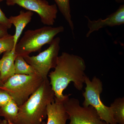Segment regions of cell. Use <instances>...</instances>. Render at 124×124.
<instances>
[{
    "label": "cell",
    "mask_w": 124,
    "mask_h": 124,
    "mask_svg": "<svg viewBox=\"0 0 124 124\" xmlns=\"http://www.w3.org/2000/svg\"><path fill=\"white\" fill-rule=\"evenodd\" d=\"M85 83L86 86L83 93L85 99L83 106H91L96 110L102 120L108 124H117L113 118L111 108L105 106L100 99L103 89L101 81L96 76L94 77L91 80L86 76Z\"/></svg>",
    "instance_id": "5b68a950"
},
{
    "label": "cell",
    "mask_w": 124,
    "mask_h": 124,
    "mask_svg": "<svg viewBox=\"0 0 124 124\" xmlns=\"http://www.w3.org/2000/svg\"><path fill=\"white\" fill-rule=\"evenodd\" d=\"M56 5L67 22L74 35V26L72 20L69 0H54Z\"/></svg>",
    "instance_id": "2e32d148"
},
{
    "label": "cell",
    "mask_w": 124,
    "mask_h": 124,
    "mask_svg": "<svg viewBox=\"0 0 124 124\" xmlns=\"http://www.w3.org/2000/svg\"><path fill=\"white\" fill-rule=\"evenodd\" d=\"M63 104L69 116L68 124H108L101 119L93 107L81 106L77 99L68 98Z\"/></svg>",
    "instance_id": "52a82bcc"
},
{
    "label": "cell",
    "mask_w": 124,
    "mask_h": 124,
    "mask_svg": "<svg viewBox=\"0 0 124 124\" xmlns=\"http://www.w3.org/2000/svg\"><path fill=\"white\" fill-rule=\"evenodd\" d=\"M110 107L116 123L117 124H124V98L116 99Z\"/></svg>",
    "instance_id": "9a60e30c"
},
{
    "label": "cell",
    "mask_w": 124,
    "mask_h": 124,
    "mask_svg": "<svg viewBox=\"0 0 124 124\" xmlns=\"http://www.w3.org/2000/svg\"><path fill=\"white\" fill-rule=\"evenodd\" d=\"M47 122L46 124H66L69 116L63 103L54 101L47 106Z\"/></svg>",
    "instance_id": "30bf717a"
},
{
    "label": "cell",
    "mask_w": 124,
    "mask_h": 124,
    "mask_svg": "<svg viewBox=\"0 0 124 124\" xmlns=\"http://www.w3.org/2000/svg\"><path fill=\"white\" fill-rule=\"evenodd\" d=\"M44 80L37 73L31 75L15 74L0 89L7 91L19 107L39 88Z\"/></svg>",
    "instance_id": "277c9868"
},
{
    "label": "cell",
    "mask_w": 124,
    "mask_h": 124,
    "mask_svg": "<svg viewBox=\"0 0 124 124\" xmlns=\"http://www.w3.org/2000/svg\"><path fill=\"white\" fill-rule=\"evenodd\" d=\"M3 84H4V83L2 82V80H1L0 73V88L3 85Z\"/></svg>",
    "instance_id": "7402d4cb"
},
{
    "label": "cell",
    "mask_w": 124,
    "mask_h": 124,
    "mask_svg": "<svg viewBox=\"0 0 124 124\" xmlns=\"http://www.w3.org/2000/svg\"><path fill=\"white\" fill-rule=\"evenodd\" d=\"M8 29L6 27L0 24V38L9 35Z\"/></svg>",
    "instance_id": "ffe728a7"
},
{
    "label": "cell",
    "mask_w": 124,
    "mask_h": 124,
    "mask_svg": "<svg viewBox=\"0 0 124 124\" xmlns=\"http://www.w3.org/2000/svg\"><path fill=\"white\" fill-rule=\"evenodd\" d=\"M5 0H0V2H2L3 1Z\"/></svg>",
    "instance_id": "603a6c76"
},
{
    "label": "cell",
    "mask_w": 124,
    "mask_h": 124,
    "mask_svg": "<svg viewBox=\"0 0 124 124\" xmlns=\"http://www.w3.org/2000/svg\"><path fill=\"white\" fill-rule=\"evenodd\" d=\"M60 37H56L48 48L36 56L29 55L23 57L25 61L44 79L48 78L50 69L55 68L56 66L60 50Z\"/></svg>",
    "instance_id": "8992f818"
},
{
    "label": "cell",
    "mask_w": 124,
    "mask_h": 124,
    "mask_svg": "<svg viewBox=\"0 0 124 124\" xmlns=\"http://www.w3.org/2000/svg\"><path fill=\"white\" fill-rule=\"evenodd\" d=\"M2 121V120L0 119V124L1 122Z\"/></svg>",
    "instance_id": "d4e9b609"
},
{
    "label": "cell",
    "mask_w": 124,
    "mask_h": 124,
    "mask_svg": "<svg viewBox=\"0 0 124 124\" xmlns=\"http://www.w3.org/2000/svg\"><path fill=\"white\" fill-rule=\"evenodd\" d=\"M19 110V107L13 99L4 106L0 108V116L4 117L8 124H12L15 120Z\"/></svg>",
    "instance_id": "4fadbf2b"
},
{
    "label": "cell",
    "mask_w": 124,
    "mask_h": 124,
    "mask_svg": "<svg viewBox=\"0 0 124 124\" xmlns=\"http://www.w3.org/2000/svg\"><path fill=\"white\" fill-rule=\"evenodd\" d=\"M12 99L7 91L0 89V108L4 106Z\"/></svg>",
    "instance_id": "ac0fdd59"
},
{
    "label": "cell",
    "mask_w": 124,
    "mask_h": 124,
    "mask_svg": "<svg viewBox=\"0 0 124 124\" xmlns=\"http://www.w3.org/2000/svg\"><path fill=\"white\" fill-rule=\"evenodd\" d=\"M0 24L6 27L8 29L11 28L12 24L9 21L0 7Z\"/></svg>",
    "instance_id": "d6986e66"
},
{
    "label": "cell",
    "mask_w": 124,
    "mask_h": 124,
    "mask_svg": "<svg viewBox=\"0 0 124 124\" xmlns=\"http://www.w3.org/2000/svg\"><path fill=\"white\" fill-rule=\"evenodd\" d=\"M46 124V123L44 121V122H43V124Z\"/></svg>",
    "instance_id": "cb8c5ba5"
},
{
    "label": "cell",
    "mask_w": 124,
    "mask_h": 124,
    "mask_svg": "<svg viewBox=\"0 0 124 124\" xmlns=\"http://www.w3.org/2000/svg\"><path fill=\"white\" fill-rule=\"evenodd\" d=\"M16 56L15 49H14L11 51L5 52L0 59V73L4 83L15 75V61Z\"/></svg>",
    "instance_id": "8fae6325"
},
{
    "label": "cell",
    "mask_w": 124,
    "mask_h": 124,
    "mask_svg": "<svg viewBox=\"0 0 124 124\" xmlns=\"http://www.w3.org/2000/svg\"><path fill=\"white\" fill-rule=\"evenodd\" d=\"M15 49L14 36L9 34L0 38V55L2 53Z\"/></svg>",
    "instance_id": "e0dca14e"
},
{
    "label": "cell",
    "mask_w": 124,
    "mask_h": 124,
    "mask_svg": "<svg viewBox=\"0 0 124 124\" xmlns=\"http://www.w3.org/2000/svg\"><path fill=\"white\" fill-rule=\"evenodd\" d=\"M0 124H8V123L7 120L4 119L2 120Z\"/></svg>",
    "instance_id": "44dd1931"
},
{
    "label": "cell",
    "mask_w": 124,
    "mask_h": 124,
    "mask_svg": "<svg viewBox=\"0 0 124 124\" xmlns=\"http://www.w3.org/2000/svg\"><path fill=\"white\" fill-rule=\"evenodd\" d=\"M88 27L89 31L86 34L88 37L91 33L99 29L107 27L120 26L124 23V5H121L117 10L105 19H99L97 20H91L87 16Z\"/></svg>",
    "instance_id": "9c48e42d"
},
{
    "label": "cell",
    "mask_w": 124,
    "mask_h": 124,
    "mask_svg": "<svg viewBox=\"0 0 124 124\" xmlns=\"http://www.w3.org/2000/svg\"><path fill=\"white\" fill-rule=\"evenodd\" d=\"M64 31V28L45 26L35 30H28L25 32L15 47L17 55L25 57L31 53L40 52L43 46L50 44L54 37Z\"/></svg>",
    "instance_id": "3957f363"
},
{
    "label": "cell",
    "mask_w": 124,
    "mask_h": 124,
    "mask_svg": "<svg viewBox=\"0 0 124 124\" xmlns=\"http://www.w3.org/2000/svg\"><path fill=\"white\" fill-rule=\"evenodd\" d=\"M8 6L16 5L38 14L43 24L53 26L57 17L58 8L55 4L49 5L46 0H6Z\"/></svg>",
    "instance_id": "ba28073f"
},
{
    "label": "cell",
    "mask_w": 124,
    "mask_h": 124,
    "mask_svg": "<svg viewBox=\"0 0 124 124\" xmlns=\"http://www.w3.org/2000/svg\"><path fill=\"white\" fill-rule=\"evenodd\" d=\"M55 95L48 78L19 107L17 117L10 124H42L47 117L46 108L54 101Z\"/></svg>",
    "instance_id": "7a4b0ae2"
},
{
    "label": "cell",
    "mask_w": 124,
    "mask_h": 124,
    "mask_svg": "<svg viewBox=\"0 0 124 124\" xmlns=\"http://www.w3.org/2000/svg\"><path fill=\"white\" fill-rule=\"evenodd\" d=\"M15 74L31 75L37 73L23 56L17 55L15 61Z\"/></svg>",
    "instance_id": "5bb4252c"
},
{
    "label": "cell",
    "mask_w": 124,
    "mask_h": 124,
    "mask_svg": "<svg viewBox=\"0 0 124 124\" xmlns=\"http://www.w3.org/2000/svg\"><path fill=\"white\" fill-rule=\"evenodd\" d=\"M33 15V13L32 11L21 10L18 15L11 16L9 18L10 22L15 27V33L13 35L15 47L23 31L26 26L31 22Z\"/></svg>",
    "instance_id": "7c38bea8"
},
{
    "label": "cell",
    "mask_w": 124,
    "mask_h": 124,
    "mask_svg": "<svg viewBox=\"0 0 124 124\" xmlns=\"http://www.w3.org/2000/svg\"><path fill=\"white\" fill-rule=\"evenodd\" d=\"M54 70L48 77L55 95V99L63 103L71 94L63 95V91L71 82L76 89L81 91L86 76V65L84 59L78 55L62 52L58 58Z\"/></svg>",
    "instance_id": "6da1fadb"
}]
</instances>
